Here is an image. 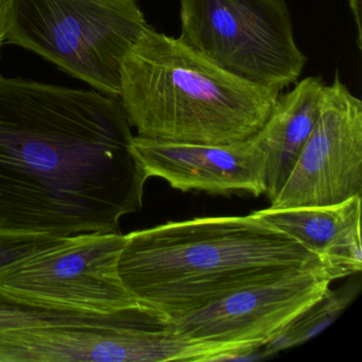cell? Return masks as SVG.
Listing matches in <instances>:
<instances>
[{
  "label": "cell",
  "instance_id": "obj_1",
  "mask_svg": "<svg viewBox=\"0 0 362 362\" xmlns=\"http://www.w3.org/2000/svg\"><path fill=\"white\" fill-rule=\"evenodd\" d=\"M118 98L0 74V228L122 233L149 177Z\"/></svg>",
  "mask_w": 362,
  "mask_h": 362
},
{
  "label": "cell",
  "instance_id": "obj_2",
  "mask_svg": "<svg viewBox=\"0 0 362 362\" xmlns=\"http://www.w3.org/2000/svg\"><path fill=\"white\" fill-rule=\"evenodd\" d=\"M319 266L317 255L252 213L130 233L119 274L139 304L175 319L243 288Z\"/></svg>",
  "mask_w": 362,
  "mask_h": 362
},
{
  "label": "cell",
  "instance_id": "obj_3",
  "mask_svg": "<svg viewBox=\"0 0 362 362\" xmlns=\"http://www.w3.org/2000/svg\"><path fill=\"white\" fill-rule=\"evenodd\" d=\"M281 92L240 79L147 25L124 56L119 100L137 136L232 145L264 127Z\"/></svg>",
  "mask_w": 362,
  "mask_h": 362
},
{
  "label": "cell",
  "instance_id": "obj_4",
  "mask_svg": "<svg viewBox=\"0 0 362 362\" xmlns=\"http://www.w3.org/2000/svg\"><path fill=\"white\" fill-rule=\"evenodd\" d=\"M147 25L139 0H11L6 42L118 98L122 61Z\"/></svg>",
  "mask_w": 362,
  "mask_h": 362
},
{
  "label": "cell",
  "instance_id": "obj_5",
  "mask_svg": "<svg viewBox=\"0 0 362 362\" xmlns=\"http://www.w3.org/2000/svg\"><path fill=\"white\" fill-rule=\"evenodd\" d=\"M180 22L190 47L251 83L281 92L306 66L285 0H181Z\"/></svg>",
  "mask_w": 362,
  "mask_h": 362
},
{
  "label": "cell",
  "instance_id": "obj_6",
  "mask_svg": "<svg viewBox=\"0 0 362 362\" xmlns=\"http://www.w3.org/2000/svg\"><path fill=\"white\" fill-rule=\"evenodd\" d=\"M234 345L184 337L175 322L148 307L115 326H41L0 332V362L217 361Z\"/></svg>",
  "mask_w": 362,
  "mask_h": 362
},
{
  "label": "cell",
  "instance_id": "obj_7",
  "mask_svg": "<svg viewBox=\"0 0 362 362\" xmlns=\"http://www.w3.org/2000/svg\"><path fill=\"white\" fill-rule=\"evenodd\" d=\"M122 233L64 237L0 274V292L46 306L112 313L136 306L119 274Z\"/></svg>",
  "mask_w": 362,
  "mask_h": 362
},
{
  "label": "cell",
  "instance_id": "obj_8",
  "mask_svg": "<svg viewBox=\"0 0 362 362\" xmlns=\"http://www.w3.org/2000/svg\"><path fill=\"white\" fill-rule=\"evenodd\" d=\"M361 192L362 101L336 69L315 128L271 206H329Z\"/></svg>",
  "mask_w": 362,
  "mask_h": 362
},
{
  "label": "cell",
  "instance_id": "obj_9",
  "mask_svg": "<svg viewBox=\"0 0 362 362\" xmlns=\"http://www.w3.org/2000/svg\"><path fill=\"white\" fill-rule=\"evenodd\" d=\"M323 266L243 288L194 313L173 319L186 338L259 349L329 289Z\"/></svg>",
  "mask_w": 362,
  "mask_h": 362
},
{
  "label": "cell",
  "instance_id": "obj_10",
  "mask_svg": "<svg viewBox=\"0 0 362 362\" xmlns=\"http://www.w3.org/2000/svg\"><path fill=\"white\" fill-rule=\"evenodd\" d=\"M132 151L148 177L181 192L255 197L266 192V160L252 139L214 146L134 136Z\"/></svg>",
  "mask_w": 362,
  "mask_h": 362
},
{
  "label": "cell",
  "instance_id": "obj_11",
  "mask_svg": "<svg viewBox=\"0 0 362 362\" xmlns=\"http://www.w3.org/2000/svg\"><path fill=\"white\" fill-rule=\"evenodd\" d=\"M286 94H279L268 120L252 137L266 160V192L269 200L277 196L289 177L321 110L326 84L310 76Z\"/></svg>",
  "mask_w": 362,
  "mask_h": 362
},
{
  "label": "cell",
  "instance_id": "obj_12",
  "mask_svg": "<svg viewBox=\"0 0 362 362\" xmlns=\"http://www.w3.org/2000/svg\"><path fill=\"white\" fill-rule=\"evenodd\" d=\"M254 214L321 258L342 230L361 220V196L329 206H270Z\"/></svg>",
  "mask_w": 362,
  "mask_h": 362
},
{
  "label": "cell",
  "instance_id": "obj_13",
  "mask_svg": "<svg viewBox=\"0 0 362 362\" xmlns=\"http://www.w3.org/2000/svg\"><path fill=\"white\" fill-rule=\"evenodd\" d=\"M141 304L112 313H88L46 306L0 292V332L41 326H115L143 315Z\"/></svg>",
  "mask_w": 362,
  "mask_h": 362
},
{
  "label": "cell",
  "instance_id": "obj_14",
  "mask_svg": "<svg viewBox=\"0 0 362 362\" xmlns=\"http://www.w3.org/2000/svg\"><path fill=\"white\" fill-rule=\"evenodd\" d=\"M361 279H351L338 289H328L322 298L298 315L274 340L264 345L271 357L279 351L304 344L332 325L357 298Z\"/></svg>",
  "mask_w": 362,
  "mask_h": 362
},
{
  "label": "cell",
  "instance_id": "obj_15",
  "mask_svg": "<svg viewBox=\"0 0 362 362\" xmlns=\"http://www.w3.org/2000/svg\"><path fill=\"white\" fill-rule=\"evenodd\" d=\"M332 281L358 274L362 270L361 220L347 226L320 258Z\"/></svg>",
  "mask_w": 362,
  "mask_h": 362
},
{
  "label": "cell",
  "instance_id": "obj_16",
  "mask_svg": "<svg viewBox=\"0 0 362 362\" xmlns=\"http://www.w3.org/2000/svg\"><path fill=\"white\" fill-rule=\"evenodd\" d=\"M61 239L50 235L10 232L0 228V274L26 258L56 245Z\"/></svg>",
  "mask_w": 362,
  "mask_h": 362
},
{
  "label": "cell",
  "instance_id": "obj_17",
  "mask_svg": "<svg viewBox=\"0 0 362 362\" xmlns=\"http://www.w3.org/2000/svg\"><path fill=\"white\" fill-rule=\"evenodd\" d=\"M349 9L353 14L354 22L357 29V46L360 52L362 50V16L361 0H349Z\"/></svg>",
  "mask_w": 362,
  "mask_h": 362
},
{
  "label": "cell",
  "instance_id": "obj_18",
  "mask_svg": "<svg viewBox=\"0 0 362 362\" xmlns=\"http://www.w3.org/2000/svg\"><path fill=\"white\" fill-rule=\"evenodd\" d=\"M10 6H11V0H0V52L7 35V21Z\"/></svg>",
  "mask_w": 362,
  "mask_h": 362
}]
</instances>
